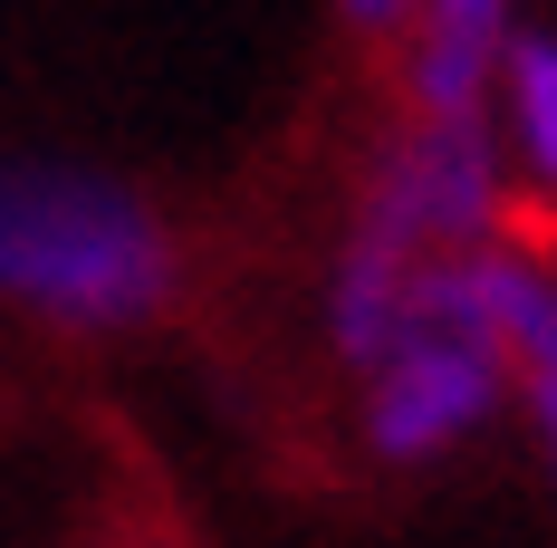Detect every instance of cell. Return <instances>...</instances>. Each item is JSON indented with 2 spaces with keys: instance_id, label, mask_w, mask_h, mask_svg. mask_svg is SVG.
Returning a JSON list of instances; mask_svg holds the SVG:
<instances>
[{
  "instance_id": "obj_1",
  "label": "cell",
  "mask_w": 557,
  "mask_h": 548,
  "mask_svg": "<svg viewBox=\"0 0 557 548\" xmlns=\"http://www.w3.org/2000/svg\"><path fill=\"white\" fill-rule=\"evenodd\" d=\"M193 241L135 173L87 155H0V308L67 346H125L183 318Z\"/></svg>"
},
{
  "instance_id": "obj_2",
  "label": "cell",
  "mask_w": 557,
  "mask_h": 548,
  "mask_svg": "<svg viewBox=\"0 0 557 548\" xmlns=\"http://www.w3.org/2000/svg\"><path fill=\"white\" fill-rule=\"evenodd\" d=\"M509 404H519L509 346L491 337V318L461 299L451 251L423 260L404 337L356 376V452H366L375 472H443L451 452H471V442L500 424Z\"/></svg>"
},
{
  "instance_id": "obj_3",
  "label": "cell",
  "mask_w": 557,
  "mask_h": 548,
  "mask_svg": "<svg viewBox=\"0 0 557 548\" xmlns=\"http://www.w3.org/2000/svg\"><path fill=\"white\" fill-rule=\"evenodd\" d=\"M509 183L519 173H509V145H500L491 115H404L366 155L346 221L404 241L413 260H443V251H481V241L519 231Z\"/></svg>"
},
{
  "instance_id": "obj_4",
  "label": "cell",
  "mask_w": 557,
  "mask_h": 548,
  "mask_svg": "<svg viewBox=\"0 0 557 548\" xmlns=\"http://www.w3.org/2000/svg\"><path fill=\"white\" fill-rule=\"evenodd\" d=\"M509 39H519V0H413L394 39L404 115H491Z\"/></svg>"
},
{
  "instance_id": "obj_5",
  "label": "cell",
  "mask_w": 557,
  "mask_h": 548,
  "mask_svg": "<svg viewBox=\"0 0 557 548\" xmlns=\"http://www.w3.org/2000/svg\"><path fill=\"white\" fill-rule=\"evenodd\" d=\"M461 270V299L491 318V337L509 346L519 366V404L539 424V452H548V482H557V270L519 241H481V251H451Z\"/></svg>"
},
{
  "instance_id": "obj_6",
  "label": "cell",
  "mask_w": 557,
  "mask_h": 548,
  "mask_svg": "<svg viewBox=\"0 0 557 548\" xmlns=\"http://www.w3.org/2000/svg\"><path fill=\"white\" fill-rule=\"evenodd\" d=\"M491 125H500V145H509V173L557 203V29L548 20H519V39L500 58Z\"/></svg>"
},
{
  "instance_id": "obj_7",
  "label": "cell",
  "mask_w": 557,
  "mask_h": 548,
  "mask_svg": "<svg viewBox=\"0 0 557 548\" xmlns=\"http://www.w3.org/2000/svg\"><path fill=\"white\" fill-rule=\"evenodd\" d=\"M336 10V29L346 39H366V49H394L404 39V20H413V0H327Z\"/></svg>"
},
{
  "instance_id": "obj_8",
  "label": "cell",
  "mask_w": 557,
  "mask_h": 548,
  "mask_svg": "<svg viewBox=\"0 0 557 548\" xmlns=\"http://www.w3.org/2000/svg\"><path fill=\"white\" fill-rule=\"evenodd\" d=\"M135 548H164V539H135Z\"/></svg>"
}]
</instances>
